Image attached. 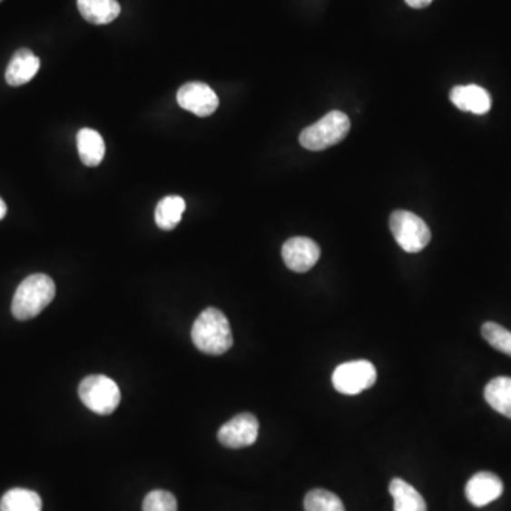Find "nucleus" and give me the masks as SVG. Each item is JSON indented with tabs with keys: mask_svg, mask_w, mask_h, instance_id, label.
Instances as JSON below:
<instances>
[{
	"mask_svg": "<svg viewBox=\"0 0 511 511\" xmlns=\"http://www.w3.org/2000/svg\"><path fill=\"white\" fill-rule=\"evenodd\" d=\"M191 336L196 349L209 355L225 354L233 346L229 319L221 310L213 307L199 314L193 323Z\"/></svg>",
	"mask_w": 511,
	"mask_h": 511,
	"instance_id": "f257e3e1",
	"label": "nucleus"
},
{
	"mask_svg": "<svg viewBox=\"0 0 511 511\" xmlns=\"http://www.w3.org/2000/svg\"><path fill=\"white\" fill-rule=\"evenodd\" d=\"M55 296V284L47 274L36 273L25 279L17 287L12 301L15 319H30L39 316Z\"/></svg>",
	"mask_w": 511,
	"mask_h": 511,
	"instance_id": "f03ea898",
	"label": "nucleus"
},
{
	"mask_svg": "<svg viewBox=\"0 0 511 511\" xmlns=\"http://www.w3.org/2000/svg\"><path fill=\"white\" fill-rule=\"evenodd\" d=\"M351 123L341 111H331L316 124L310 125L300 134V143L306 150L323 151L337 145L349 135Z\"/></svg>",
	"mask_w": 511,
	"mask_h": 511,
	"instance_id": "7ed1b4c3",
	"label": "nucleus"
},
{
	"mask_svg": "<svg viewBox=\"0 0 511 511\" xmlns=\"http://www.w3.org/2000/svg\"><path fill=\"white\" fill-rule=\"evenodd\" d=\"M83 404L98 415H110L121 402L118 385L105 375H90L79 387Z\"/></svg>",
	"mask_w": 511,
	"mask_h": 511,
	"instance_id": "20e7f679",
	"label": "nucleus"
},
{
	"mask_svg": "<svg viewBox=\"0 0 511 511\" xmlns=\"http://www.w3.org/2000/svg\"><path fill=\"white\" fill-rule=\"evenodd\" d=\"M389 228L397 243L408 253L424 251L432 238L427 221L408 211H395L389 218Z\"/></svg>",
	"mask_w": 511,
	"mask_h": 511,
	"instance_id": "39448f33",
	"label": "nucleus"
},
{
	"mask_svg": "<svg viewBox=\"0 0 511 511\" xmlns=\"http://www.w3.org/2000/svg\"><path fill=\"white\" fill-rule=\"evenodd\" d=\"M332 385L342 395H359L377 382V369L365 359L344 362L332 374Z\"/></svg>",
	"mask_w": 511,
	"mask_h": 511,
	"instance_id": "423d86ee",
	"label": "nucleus"
},
{
	"mask_svg": "<svg viewBox=\"0 0 511 511\" xmlns=\"http://www.w3.org/2000/svg\"><path fill=\"white\" fill-rule=\"evenodd\" d=\"M259 437V420L251 414H241L231 418L219 429V442L229 449L251 447Z\"/></svg>",
	"mask_w": 511,
	"mask_h": 511,
	"instance_id": "0eeeda50",
	"label": "nucleus"
},
{
	"mask_svg": "<svg viewBox=\"0 0 511 511\" xmlns=\"http://www.w3.org/2000/svg\"><path fill=\"white\" fill-rule=\"evenodd\" d=\"M176 100L183 110L189 111L198 117H209L219 107L218 95L205 83L193 82L182 85L178 90Z\"/></svg>",
	"mask_w": 511,
	"mask_h": 511,
	"instance_id": "6e6552de",
	"label": "nucleus"
},
{
	"mask_svg": "<svg viewBox=\"0 0 511 511\" xmlns=\"http://www.w3.org/2000/svg\"><path fill=\"white\" fill-rule=\"evenodd\" d=\"M319 254L321 251L319 244L301 236L289 239L281 249L284 263L296 273H306L310 269H313L319 261Z\"/></svg>",
	"mask_w": 511,
	"mask_h": 511,
	"instance_id": "1a4fd4ad",
	"label": "nucleus"
},
{
	"mask_svg": "<svg viewBox=\"0 0 511 511\" xmlns=\"http://www.w3.org/2000/svg\"><path fill=\"white\" fill-rule=\"evenodd\" d=\"M505 486L495 473H476L466 485V497L475 507H485L503 495Z\"/></svg>",
	"mask_w": 511,
	"mask_h": 511,
	"instance_id": "9d476101",
	"label": "nucleus"
},
{
	"mask_svg": "<svg viewBox=\"0 0 511 511\" xmlns=\"http://www.w3.org/2000/svg\"><path fill=\"white\" fill-rule=\"evenodd\" d=\"M450 102L459 110L473 113V114H486L492 108V97L479 85H457L450 92Z\"/></svg>",
	"mask_w": 511,
	"mask_h": 511,
	"instance_id": "9b49d317",
	"label": "nucleus"
},
{
	"mask_svg": "<svg viewBox=\"0 0 511 511\" xmlns=\"http://www.w3.org/2000/svg\"><path fill=\"white\" fill-rule=\"evenodd\" d=\"M40 69V59L33 54L32 50L20 49L7 64L6 83L12 87L26 84L37 74Z\"/></svg>",
	"mask_w": 511,
	"mask_h": 511,
	"instance_id": "f8f14e48",
	"label": "nucleus"
},
{
	"mask_svg": "<svg viewBox=\"0 0 511 511\" xmlns=\"http://www.w3.org/2000/svg\"><path fill=\"white\" fill-rule=\"evenodd\" d=\"M80 14L87 22L94 25H108L121 14L117 0H77Z\"/></svg>",
	"mask_w": 511,
	"mask_h": 511,
	"instance_id": "ddd939ff",
	"label": "nucleus"
},
{
	"mask_svg": "<svg viewBox=\"0 0 511 511\" xmlns=\"http://www.w3.org/2000/svg\"><path fill=\"white\" fill-rule=\"evenodd\" d=\"M77 150L85 166L94 168L104 160L105 143L102 135L92 128H83L77 134Z\"/></svg>",
	"mask_w": 511,
	"mask_h": 511,
	"instance_id": "4468645a",
	"label": "nucleus"
},
{
	"mask_svg": "<svg viewBox=\"0 0 511 511\" xmlns=\"http://www.w3.org/2000/svg\"><path fill=\"white\" fill-rule=\"evenodd\" d=\"M394 498V511H427V502L414 486L402 479H394L389 485Z\"/></svg>",
	"mask_w": 511,
	"mask_h": 511,
	"instance_id": "2eb2a0df",
	"label": "nucleus"
},
{
	"mask_svg": "<svg viewBox=\"0 0 511 511\" xmlns=\"http://www.w3.org/2000/svg\"><path fill=\"white\" fill-rule=\"evenodd\" d=\"M485 399L496 412L511 419V378L498 377L488 382Z\"/></svg>",
	"mask_w": 511,
	"mask_h": 511,
	"instance_id": "dca6fc26",
	"label": "nucleus"
},
{
	"mask_svg": "<svg viewBox=\"0 0 511 511\" xmlns=\"http://www.w3.org/2000/svg\"><path fill=\"white\" fill-rule=\"evenodd\" d=\"M185 201L181 196H166L161 199L155 209V223L162 231H172L182 221L185 212Z\"/></svg>",
	"mask_w": 511,
	"mask_h": 511,
	"instance_id": "f3484780",
	"label": "nucleus"
},
{
	"mask_svg": "<svg viewBox=\"0 0 511 511\" xmlns=\"http://www.w3.org/2000/svg\"><path fill=\"white\" fill-rule=\"evenodd\" d=\"M43 503L36 492L12 488L0 500V511H42Z\"/></svg>",
	"mask_w": 511,
	"mask_h": 511,
	"instance_id": "a211bd4d",
	"label": "nucleus"
},
{
	"mask_svg": "<svg viewBox=\"0 0 511 511\" xmlns=\"http://www.w3.org/2000/svg\"><path fill=\"white\" fill-rule=\"evenodd\" d=\"M306 511H346L341 498L324 488H314L304 498Z\"/></svg>",
	"mask_w": 511,
	"mask_h": 511,
	"instance_id": "6ab92c4d",
	"label": "nucleus"
},
{
	"mask_svg": "<svg viewBox=\"0 0 511 511\" xmlns=\"http://www.w3.org/2000/svg\"><path fill=\"white\" fill-rule=\"evenodd\" d=\"M482 336L493 349L511 357V332L505 327L488 321L482 326Z\"/></svg>",
	"mask_w": 511,
	"mask_h": 511,
	"instance_id": "aec40b11",
	"label": "nucleus"
},
{
	"mask_svg": "<svg viewBox=\"0 0 511 511\" xmlns=\"http://www.w3.org/2000/svg\"><path fill=\"white\" fill-rule=\"evenodd\" d=\"M142 511H178V502L172 493L152 490L143 498Z\"/></svg>",
	"mask_w": 511,
	"mask_h": 511,
	"instance_id": "412c9836",
	"label": "nucleus"
},
{
	"mask_svg": "<svg viewBox=\"0 0 511 511\" xmlns=\"http://www.w3.org/2000/svg\"><path fill=\"white\" fill-rule=\"evenodd\" d=\"M405 2L414 9H424V7L429 6L433 0H405Z\"/></svg>",
	"mask_w": 511,
	"mask_h": 511,
	"instance_id": "4be33fe9",
	"label": "nucleus"
},
{
	"mask_svg": "<svg viewBox=\"0 0 511 511\" xmlns=\"http://www.w3.org/2000/svg\"><path fill=\"white\" fill-rule=\"evenodd\" d=\"M6 212H7L6 203H5L4 199L0 198V221H2V219L5 218V216H6Z\"/></svg>",
	"mask_w": 511,
	"mask_h": 511,
	"instance_id": "5701e85b",
	"label": "nucleus"
},
{
	"mask_svg": "<svg viewBox=\"0 0 511 511\" xmlns=\"http://www.w3.org/2000/svg\"><path fill=\"white\" fill-rule=\"evenodd\" d=\"M0 2H2V0H0Z\"/></svg>",
	"mask_w": 511,
	"mask_h": 511,
	"instance_id": "b1692460",
	"label": "nucleus"
}]
</instances>
